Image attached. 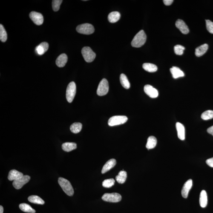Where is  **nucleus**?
Masks as SVG:
<instances>
[{
    "instance_id": "1",
    "label": "nucleus",
    "mask_w": 213,
    "mask_h": 213,
    "mask_svg": "<svg viewBox=\"0 0 213 213\" xmlns=\"http://www.w3.org/2000/svg\"><path fill=\"white\" fill-rule=\"evenodd\" d=\"M146 40V35L143 30H141L134 36L131 42V45L133 47H140L145 43Z\"/></svg>"
},
{
    "instance_id": "2",
    "label": "nucleus",
    "mask_w": 213,
    "mask_h": 213,
    "mask_svg": "<svg viewBox=\"0 0 213 213\" xmlns=\"http://www.w3.org/2000/svg\"><path fill=\"white\" fill-rule=\"evenodd\" d=\"M58 183L63 190L67 195L72 196L74 194V190L71 183L68 180L62 177L58 179Z\"/></svg>"
},
{
    "instance_id": "3",
    "label": "nucleus",
    "mask_w": 213,
    "mask_h": 213,
    "mask_svg": "<svg viewBox=\"0 0 213 213\" xmlns=\"http://www.w3.org/2000/svg\"><path fill=\"white\" fill-rule=\"evenodd\" d=\"M76 93V86L74 82L70 83L66 91V98L69 103L72 102Z\"/></svg>"
},
{
    "instance_id": "4",
    "label": "nucleus",
    "mask_w": 213,
    "mask_h": 213,
    "mask_svg": "<svg viewBox=\"0 0 213 213\" xmlns=\"http://www.w3.org/2000/svg\"><path fill=\"white\" fill-rule=\"evenodd\" d=\"M77 31L82 34L89 35L94 33V28L91 24H84L78 25L76 28Z\"/></svg>"
},
{
    "instance_id": "5",
    "label": "nucleus",
    "mask_w": 213,
    "mask_h": 213,
    "mask_svg": "<svg viewBox=\"0 0 213 213\" xmlns=\"http://www.w3.org/2000/svg\"><path fill=\"white\" fill-rule=\"evenodd\" d=\"M82 53L85 60L87 62H93L95 59L96 55L89 47H85L82 49Z\"/></svg>"
},
{
    "instance_id": "6",
    "label": "nucleus",
    "mask_w": 213,
    "mask_h": 213,
    "mask_svg": "<svg viewBox=\"0 0 213 213\" xmlns=\"http://www.w3.org/2000/svg\"><path fill=\"white\" fill-rule=\"evenodd\" d=\"M128 120V117L125 116H114L110 118L108 124L109 126H115L125 123Z\"/></svg>"
},
{
    "instance_id": "7",
    "label": "nucleus",
    "mask_w": 213,
    "mask_h": 213,
    "mask_svg": "<svg viewBox=\"0 0 213 213\" xmlns=\"http://www.w3.org/2000/svg\"><path fill=\"white\" fill-rule=\"evenodd\" d=\"M109 90L108 81L103 79L99 83L97 90V94L99 96H103L108 94Z\"/></svg>"
},
{
    "instance_id": "8",
    "label": "nucleus",
    "mask_w": 213,
    "mask_h": 213,
    "mask_svg": "<svg viewBox=\"0 0 213 213\" xmlns=\"http://www.w3.org/2000/svg\"><path fill=\"white\" fill-rule=\"evenodd\" d=\"M102 199L104 201L111 202V203H118L121 200L122 196L120 194L116 193L112 194H104L102 197Z\"/></svg>"
},
{
    "instance_id": "9",
    "label": "nucleus",
    "mask_w": 213,
    "mask_h": 213,
    "mask_svg": "<svg viewBox=\"0 0 213 213\" xmlns=\"http://www.w3.org/2000/svg\"><path fill=\"white\" fill-rule=\"evenodd\" d=\"M30 179V176L24 175L20 178L13 181V187L16 189H20L24 184L29 181Z\"/></svg>"
},
{
    "instance_id": "10",
    "label": "nucleus",
    "mask_w": 213,
    "mask_h": 213,
    "mask_svg": "<svg viewBox=\"0 0 213 213\" xmlns=\"http://www.w3.org/2000/svg\"><path fill=\"white\" fill-rule=\"evenodd\" d=\"M29 16L32 21L36 25H40L44 22V18L41 13L35 11L30 12Z\"/></svg>"
},
{
    "instance_id": "11",
    "label": "nucleus",
    "mask_w": 213,
    "mask_h": 213,
    "mask_svg": "<svg viewBox=\"0 0 213 213\" xmlns=\"http://www.w3.org/2000/svg\"><path fill=\"white\" fill-rule=\"evenodd\" d=\"M144 90L146 94L152 99L156 98L158 96L157 90L151 85H146L144 87Z\"/></svg>"
},
{
    "instance_id": "12",
    "label": "nucleus",
    "mask_w": 213,
    "mask_h": 213,
    "mask_svg": "<svg viewBox=\"0 0 213 213\" xmlns=\"http://www.w3.org/2000/svg\"><path fill=\"white\" fill-rule=\"evenodd\" d=\"M193 185V181L191 179L188 180L185 182L183 188L182 190L181 194L182 197L186 199L188 197V194L190 190Z\"/></svg>"
},
{
    "instance_id": "13",
    "label": "nucleus",
    "mask_w": 213,
    "mask_h": 213,
    "mask_svg": "<svg viewBox=\"0 0 213 213\" xmlns=\"http://www.w3.org/2000/svg\"><path fill=\"white\" fill-rule=\"evenodd\" d=\"M176 27L183 34H188L189 32V29L188 26L185 24V23L181 19L177 20L176 22Z\"/></svg>"
},
{
    "instance_id": "14",
    "label": "nucleus",
    "mask_w": 213,
    "mask_h": 213,
    "mask_svg": "<svg viewBox=\"0 0 213 213\" xmlns=\"http://www.w3.org/2000/svg\"><path fill=\"white\" fill-rule=\"evenodd\" d=\"M176 128L177 131L178 136L181 140H184L185 139V130L184 126L180 122L176 123Z\"/></svg>"
},
{
    "instance_id": "15",
    "label": "nucleus",
    "mask_w": 213,
    "mask_h": 213,
    "mask_svg": "<svg viewBox=\"0 0 213 213\" xmlns=\"http://www.w3.org/2000/svg\"><path fill=\"white\" fill-rule=\"evenodd\" d=\"M24 176L22 173L19 172L16 170L13 169L9 172L8 178L10 181H14L21 178Z\"/></svg>"
},
{
    "instance_id": "16",
    "label": "nucleus",
    "mask_w": 213,
    "mask_h": 213,
    "mask_svg": "<svg viewBox=\"0 0 213 213\" xmlns=\"http://www.w3.org/2000/svg\"><path fill=\"white\" fill-rule=\"evenodd\" d=\"M116 164V160L114 159H112L108 160L105 163L102 168V174L109 171L111 168H114Z\"/></svg>"
},
{
    "instance_id": "17",
    "label": "nucleus",
    "mask_w": 213,
    "mask_h": 213,
    "mask_svg": "<svg viewBox=\"0 0 213 213\" xmlns=\"http://www.w3.org/2000/svg\"><path fill=\"white\" fill-rule=\"evenodd\" d=\"M67 61H68V56L66 54L63 53L58 56L56 60V63L58 67L62 68L65 66Z\"/></svg>"
},
{
    "instance_id": "18",
    "label": "nucleus",
    "mask_w": 213,
    "mask_h": 213,
    "mask_svg": "<svg viewBox=\"0 0 213 213\" xmlns=\"http://www.w3.org/2000/svg\"><path fill=\"white\" fill-rule=\"evenodd\" d=\"M48 48V44L47 42H43L41 43L39 45L36 47V51L38 55L42 56L47 51Z\"/></svg>"
},
{
    "instance_id": "19",
    "label": "nucleus",
    "mask_w": 213,
    "mask_h": 213,
    "mask_svg": "<svg viewBox=\"0 0 213 213\" xmlns=\"http://www.w3.org/2000/svg\"><path fill=\"white\" fill-rule=\"evenodd\" d=\"M199 203L202 208L206 207L208 204V197L206 191L202 190L199 198Z\"/></svg>"
},
{
    "instance_id": "20",
    "label": "nucleus",
    "mask_w": 213,
    "mask_h": 213,
    "mask_svg": "<svg viewBox=\"0 0 213 213\" xmlns=\"http://www.w3.org/2000/svg\"><path fill=\"white\" fill-rule=\"evenodd\" d=\"M170 71L174 79L184 76V73L178 67H173L170 69Z\"/></svg>"
},
{
    "instance_id": "21",
    "label": "nucleus",
    "mask_w": 213,
    "mask_h": 213,
    "mask_svg": "<svg viewBox=\"0 0 213 213\" xmlns=\"http://www.w3.org/2000/svg\"><path fill=\"white\" fill-rule=\"evenodd\" d=\"M208 48V45L207 44H205L200 46L195 49V54L198 57H200L203 56L206 53Z\"/></svg>"
},
{
    "instance_id": "22",
    "label": "nucleus",
    "mask_w": 213,
    "mask_h": 213,
    "mask_svg": "<svg viewBox=\"0 0 213 213\" xmlns=\"http://www.w3.org/2000/svg\"><path fill=\"white\" fill-rule=\"evenodd\" d=\"M62 148L63 151L69 152L73 150L76 149L77 144L74 142H65L62 144Z\"/></svg>"
},
{
    "instance_id": "23",
    "label": "nucleus",
    "mask_w": 213,
    "mask_h": 213,
    "mask_svg": "<svg viewBox=\"0 0 213 213\" xmlns=\"http://www.w3.org/2000/svg\"><path fill=\"white\" fill-rule=\"evenodd\" d=\"M157 143V140L156 138L154 136H150L148 138L146 146L148 150L153 149L155 147Z\"/></svg>"
},
{
    "instance_id": "24",
    "label": "nucleus",
    "mask_w": 213,
    "mask_h": 213,
    "mask_svg": "<svg viewBox=\"0 0 213 213\" xmlns=\"http://www.w3.org/2000/svg\"><path fill=\"white\" fill-rule=\"evenodd\" d=\"M120 18V14L118 12H113L108 15L109 21L111 23H114L119 20Z\"/></svg>"
},
{
    "instance_id": "25",
    "label": "nucleus",
    "mask_w": 213,
    "mask_h": 213,
    "mask_svg": "<svg viewBox=\"0 0 213 213\" xmlns=\"http://www.w3.org/2000/svg\"><path fill=\"white\" fill-rule=\"evenodd\" d=\"M127 177L126 172L124 171V170L120 171L119 174L116 177V180L118 183L123 184L126 181Z\"/></svg>"
},
{
    "instance_id": "26",
    "label": "nucleus",
    "mask_w": 213,
    "mask_h": 213,
    "mask_svg": "<svg viewBox=\"0 0 213 213\" xmlns=\"http://www.w3.org/2000/svg\"><path fill=\"white\" fill-rule=\"evenodd\" d=\"M142 68L146 71L149 72H154L157 70V66L154 64L149 63H145L143 64L142 65Z\"/></svg>"
},
{
    "instance_id": "27",
    "label": "nucleus",
    "mask_w": 213,
    "mask_h": 213,
    "mask_svg": "<svg viewBox=\"0 0 213 213\" xmlns=\"http://www.w3.org/2000/svg\"><path fill=\"white\" fill-rule=\"evenodd\" d=\"M28 200L30 203L38 205H44L45 203L43 199L37 195H31L28 198Z\"/></svg>"
},
{
    "instance_id": "28",
    "label": "nucleus",
    "mask_w": 213,
    "mask_h": 213,
    "mask_svg": "<svg viewBox=\"0 0 213 213\" xmlns=\"http://www.w3.org/2000/svg\"><path fill=\"white\" fill-rule=\"evenodd\" d=\"M120 79V83L124 88L127 89L130 88V84L128 78L125 74H123V73L121 74Z\"/></svg>"
},
{
    "instance_id": "29",
    "label": "nucleus",
    "mask_w": 213,
    "mask_h": 213,
    "mask_svg": "<svg viewBox=\"0 0 213 213\" xmlns=\"http://www.w3.org/2000/svg\"><path fill=\"white\" fill-rule=\"evenodd\" d=\"M19 207L20 209L22 211H24V212L30 213H35L36 212L35 210L32 208L29 205L27 204H21L19 205Z\"/></svg>"
},
{
    "instance_id": "30",
    "label": "nucleus",
    "mask_w": 213,
    "mask_h": 213,
    "mask_svg": "<svg viewBox=\"0 0 213 213\" xmlns=\"http://www.w3.org/2000/svg\"><path fill=\"white\" fill-rule=\"evenodd\" d=\"M82 128V125L79 122H76L72 125L70 129L72 132L74 134H77L81 131Z\"/></svg>"
},
{
    "instance_id": "31",
    "label": "nucleus",
    "mask_w": 213,
    "mask_h": 213,
    "mask_svg": "<svg viewBox=\"0 0 213 213\" xmlns=\"http://www.w3.org/2000/svg\"><path fill=\"white\" fill-rule=\"evenodd\" d=\"M7 39V34L3 26L0 24V40L1 42H5Z\"/></svg>"
},
{
    "instance_id": "32",
    "label": "nucleus",
    "mask_w": 213,
    "mask_h": 213,
    "mask_svg": "<svg viewBox=\"0 0 213 213\" xmlns=\"http://www.w3.org/2000/svg\"><path fill=\"white\" fill-rule=\"evenodd\" d=\"M201 117L204 120H208L213 118V111L207 110L202 113Z\"/></svg>"
},
{
    "instance_id": "33",
    "label": "nucleus",
    "mask_w": 213,
    "mask_h": 213,
    "mask_svg": "<svg viewBox=\"0 0 213 213\" xmlns=\"http://www.w3.org/2000/svg\"><path fill=\"white\" fill-rule=\"evenodd\" d=\"M115 180L113 178L106 179L102 182V185L105 188H110L114 185Z\"/></svg>"
},
{
    "instance_id": "34",
    "label": "nucleus",
    "mask_w": 213,
    "mask_h": 213,
    "mask_svg": "<svg viewBox=\"0 0 213 213\" xmlns=\"http://www.w3.org/2000/svg\"><path fill=\"white\" fill-rule=\"evenodd\" d=\"M62 2V0H53L52 1V8L54 11L57 12L59 10Z\"/></svg>"
},
{
    "instance_id": "35",
    "label": "nucleus",
    "mask_w": 213,
    "mask_h": 213,
    "mask_svg": "<svg viewBox=\"0 0 213 213\" xmlns=\"http://www.w3.org/2000/svg\"><path fill=\"white\" fill-rule=\"evenodd\" d=\"M185 49V47L183 46L179 45H176L174 47V53L178 56H181L183 55L184 51Z\"/></svg>"
},
{
    "instance_id": "36",
    "label": "nucleus",
    "mask_w": 213,
    "mask_h": 213,
    "mask_svg": "<svg viewBox=\"0 0 213 213\" xmlns=\"http://www.w3.org/2000/svg\"><path fill=\"white\" fill-rule=\"evenodd\" d=\"M206 27L207 29L210 33L213 34V22L209 20H206Z\"/></svg>"
},
{
    "instance_id": "37",
    "label": "nucleus",
    "mask_w": 213,
    "mask_h": 213,
    "mask_svg": "<svg viewBox=\"0 0 213 213\" xmlns=\"http://www.w3.org/2000/svg\"><path fill=\"white\" fill-rule=\"evenodd\" d=\"M206 163L208 166L213 168V157L207 159Z\"/></svg>"
},
{
    "instance_id": "38",
    "label": "nucleus",
    "mask_w": 213,
    "mask_h": 213,
    "mask_svg": "<svg viewBox=\"0 0 213 213\" xmlns=\"http://www.w3.org/2000/svg\"><path fill=\"white\" fill-rule=\"evenodd\" d=\"M173 0H164L163 1V2L165 5L169 6L173 3Z\"/></svg>"
},
{
    "instance_id": "39",
    "label": "nucleus",
    "mask_w": 213,
    "mask_h": 213,
    "mask_svg": "<svg viewBox=\"0 0 213 213\" xmlns=\"http://www.w3.org/2000/svg\"><path fill=\"white\" fill-rule=\"evenodd\" d=\"M207 132L209 134L212 135L213 136V125L212 126L210 127L207 129Z\"/></svg>"
},
{
    "instance_id": "40",
    "label": "nucleus",
    "mask_w": 213,
    "mask_h": 213,
    "mask_svg": "<svg viewBox=\"0 0 213 213\" xmlns=\"http://www.w3.org/2000/svg\"><path fill=\"white\" fill-rule=\"evenodd\" d=\"M4 209L3 208L2 206H0V213H3Z\"/></svg>"
}]
</instances>
